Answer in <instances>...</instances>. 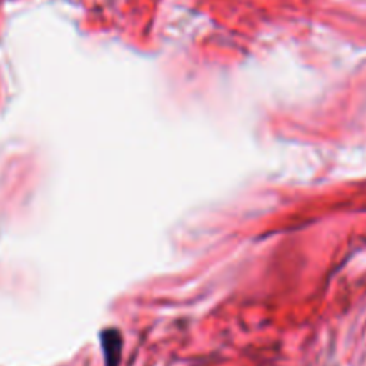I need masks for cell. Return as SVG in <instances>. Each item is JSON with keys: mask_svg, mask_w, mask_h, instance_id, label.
Wrapping results in <instances>:
<instances>
[{"mask_svg": "<svg viewBox=\"0 0 366 366\" xmlns=\"http://www.w3.org/2000/svg\"><path fill=\"white\" fill-rule=\"evenodd\" d=\"M102 347H104V360L106 366H118L122 354V338L117 331L109 329L102 335Z\"/></svg>", "mask_w": 366, "mask_h": 366, "instance_id": "obj_1", "label": "cell"}]
</instances>
